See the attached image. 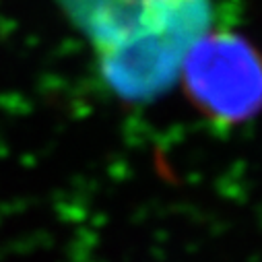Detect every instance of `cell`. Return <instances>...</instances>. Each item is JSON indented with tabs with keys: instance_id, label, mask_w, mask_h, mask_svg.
<instances>
[{
	"instance_id": "obj_1",
	"label": "cell",
	"mask_w": 262,
	"mask_h": 262,
	"mask_svg": "<svg viewBox=\"0 0 262 262\" xmlns=\"http://www.w3.org/2000/svg\"><path fill=\"white\" fill-rule=\"evenodd\" d=\"M203 0H93V35L114 85H161L203 35Z\"/></svg>"
},
{
	"instance_id": "obj_2",
	"label": "cell",
	"mask_w": 262,
	"mask_h": 262,
	"mask_svg": "<svg viewBox=\"0 0 262 262\" xmlns=\"http://www.w3.org/2000/svg\"><path fill=\"white\" fill-rule=\"evenodd\" d=\"M190 99L219 120H244L262 103V60L242 37L201 35L180 67Z\"/></svg>"
}]
</instances>
